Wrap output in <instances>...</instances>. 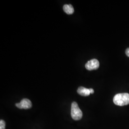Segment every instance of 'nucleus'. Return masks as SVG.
<instances>
[{
	"label": "nucleus",
	"mask_w": 129,
	"mask_h": 129,
	"mask_svg": "<svg viewBox=\"0 0 129 129\" xmlns=\"http://www.w3.org/2000/svg\"><path fill=\"white\" fill-rule=\"evenodd\" d=\"M113 102L118 106H123L129 104V94L127 93L116 94L113 98Z\"/></svg>",
	"instance_id": "1"
},
{
	"label": "nucleus",
	"mask_w": 129,
	"mask_h": 129,
	"mask_svg": "<svg viewBox=\"0 0 129 129\" xmlns=\"http://www.w3.org/2000/svg\"><path fill=\"white\" fill-rule=\"evenodd\" d=\"M77 92L79 95L82 96H88L90 94L89 89L84 88L83 87H80L78 88Z\"/></svg>",
	"instance_id": "5"
},
{
	"label": "nucleus",
	"mask_w": 129,
	"mask_h": 129,
	"mask_svg": "<svg viewBox=\"0 0 129 129\" xmlns=\"http://www.w3.org/2000/svg\"><path fill=\"white\" fill-rule=\"evenodd\" d=\"M63 10L66 14H71L74 12V8L71 5H64L63 6Z\"/></svg>",
	"instance_id": "6"
},
{
	"label": "nucleus",
	"mask_w": 129,
	"mask_h": 129,
	"mask_svg": "<svg viewBox=\"0 0 129 129\" xmlns=\"http://www.w3.org/2000/svg\"><path fill=\"white\" fill-rule=\"evenodd\" d=\"M89 90H90V94L94 93V90H93V89H92V88H89Z\"/></svg>",
	"instance_id": "9"
},
{
	"label": "nucleus",
	"mask_w": 129,
	"mask_h": 129,
	"mask_svg": "<svg viewBox=\"0 0 129 129\" xmlns=\"http://www.w3.org/2000/svg\"><path fill=\"white\" fill-rule=\"evenodd\" d=\"M125 53L126 55H127L128 57H129V48H128L125 51Z\"/></svg>",
	"instance_id": "8"
},
{
	"label": "nucleus",
	"mask_w": 129,
	"mask_h": 129,
	"mask_svg": "<svg viewBox=\"0 0 129 129\" xmlns=\"http://www.w3.org/2000/svg\"><path fill=\"white\" fill-rule=\"evenodd\" d=\"M71 115L72 119L75 120H80L82 117V112L79 109L76 102H73L72 103Z\"/></svg>",
	"instance_id": "2"
},
{
	"label": "nucleus",
	"mask_w": 129,
	"mask_h": 129,
	"mask_svg": "<svg viewBox=\"0 0 129 129\" xmlns=\"http://www.w3.org/2000/svg\"><path fill=\"white\" fill-rule=\"evenodd\" d=\"M5 129V122L4 120H0V129Z\"/></svg>",
	"instance_id": "7"
},
{
	"label": "nucleus",
	"mask_w": 129,
	"mask_h": 129,
	"mask_svg": "<svg viewBox=\"0 0 129 129\" xmlns=\"http://www.w3.org/2000/svg\"><path fill=\"white\" fill-rule=\"evenodd\" d=\"M16 106L20 109H29L32 107L31 102L27 99H23L20 103H16Z\"/></svg>",
	"instance_id": "4"
},
{
	"label": "nucleus",
	"mask_w": 129,
	"mask_h": 129,
	"mask_svg": "<svg viewBox=\"0 0 129 129\" xmlns=\"http://www.w3.org/2000/svg\"><path fill=\"white\" fill-rule=\"evenodd\" d=\"M100 66L99 61L96 59H93L88 61L85 64V68L88 70L97 69Z\"/></svg>",
	"instance_id": "3"
}]
</instances>
